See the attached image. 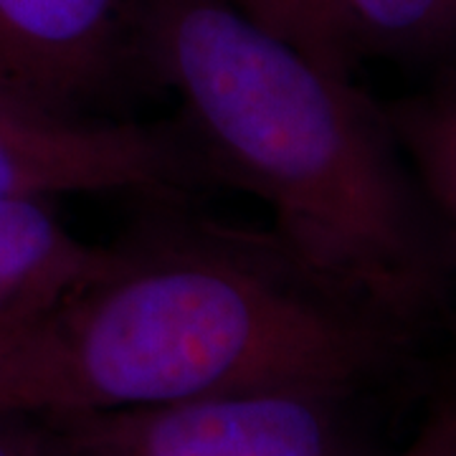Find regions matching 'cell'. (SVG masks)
Returning <instances> with one entry per match:
<instances>
[{
  "mask_svg": "<svg viewBox=\"0 0 456 456\" xmlns=\"http://www.w3.org/2000/svg\"><path fill=\"white\" fill-rule=\"evenodd\" d=\"M137 66L178 99L206 178L246 191L330 289L395 332L444 302L439 228L383 107L224 0H142Z\"/></svg>",
  "mask_w": 456,
  "mask_h": 456,
  "instance_id": "obj_1",
  "label": "cell"
},
{
  "mask_svg": "<svg viewBox=\"0 0 456 456\" xmlns=\"http://www.w3.org/2000/svg\"><path fill=\"white\" fill-rule=\"evenodd\" d=\"M401 340L272 231L185 211L180 198H152V211L51 314L59 411L272 391L350 395Z\"/></svg>",
  "mask_w": 456,
  "mask_h": 456,
  "instance_id": "obj_2",
  "label": "cell"
},
{
  "mask_svg": "<svg viewBox=\"0 0 456 456\" xmlns=\"http://www.w3.org/2000/svg\"><path fill=\"white\" fill-rule=\"evenodd\" d=\"M345 398L272 391L56 413L64 456H365Z\"/></svg>",
  "mask_w": 456,
  "mask_h": 456,
  "instance_id": "obj_3",
  "label": "cell"
},
{
  "mask_svg": "<svg viewBox=\"0 0 456 456\" xmlns=\"http://www.w3.org/2000/svg\"><path fill=\"white\" fill-rule=\"evenodd\" d=\"M206 183L178 125L0 110V200L77 193L183 198Z\"/></svg>",
  "mask_w": 456,
  "mask_h": 456,
  "instance_id": "obj_4",
  "label": "cell"
},
{
  "mask_svg": "<svg viewBox=\"0 0 456 456\" xmlns=\"http://www.w3.org/2000/svg\"><path fill=\"white\" fill-rule=\"evenodd\" d=\"M142 0H0V104L89 119L137 66Z\"/></svg>",
  "mask_w": 456,
  "mask_h": 456,
  "instance_id": "obj_5",
  "label": "cell"
},
{
  "mask_svg": "<svg viewBox=\"0 0 456 456\" xmlns=\"http://www.w3.org/2000/svg\"><path fill=\"white\" fill-rule=\"evenodd\" d=\"M110 246L86 244L49 198L0 200V325L44 320L97 274Z\"/></svg>",
  "mask_w": 456,
  "mask_h": 456,
  "instance_id": "obj_6",
  "label": "cell"
},
{
  "mask_svg": "<svg viewBox=\"0 0 456 456\" xmlns=\"http://www.w3.org/2000/svg\"><path fill=\"white\" fill-rule=\"evenodd\" d=\"M393 140L456 259V77L383 107Z\"/></svg>",
  "mask_w": 456,
  "mask_h": 456,
  "instance_id": "obj_7",
  "label": "cell"
},
{
  "mask_svg": "<svg viewBox=\"0 0 456 456\" xmlns=\"http://www.w3.org/2000/svg\"><path fill=\"white\" fill-rule=\"evenodd\" d=\"M353 64L456 59V0H330Z\"/></svg>",
  "mask_w": 456,
  "mask_h": 456,
  "instance_id": "obj_8",
  "label": "cell"
},
{
  "mask_svg": "<svg viewBox=\"0 0 456 456\" xmlns=\"http://www.w3.org/2000/svg\"><path fill=\"white\" fill-rule=\"evenodd\" d=\"M51 314L33 322L0 325V413L59 411Z\"/></svg>",
  "mask_w": 456,
  "mask_h": 456,
  "instance_id": "obj_9",
  "label": "cell"
},
{
  "mask_svg": "<svg viewBox=\"0 0 456 456\" xmlns=\"http://www.w3.org/2000/svg\"><path fill=\"white\" fill-rule=\"evenodd\" d=\"M256 26L274 33L312 61L338 74H353L330 0H224Z\"/></svg>",
  "mask_w": 456,
  "mask_h": 456,
  "instance_id": "obj_10",
  "label": "cell"
},
{
  "mask_svg": "<svg viewBox=\"0 0 456 456\" xmlns=\"http://www.w3.org/2000/svg\"><path fill=\"white\" fill-rule=\"evenodd\" d=\"M0 456H64L56 411L0 413Z\"/></svg>",
  "mask_w": 456,
  "mask_h": 456,
  "instance_id": "obj_11",
  "label": "cell"
},
{
  "mask_svg": "<svg viewBox=\"0 0 456 456\" xmlns=\"http://www.w3.org/2000/svg\"><path fill=\"white\" fill-rule=\"evenodd\" d=\"M398 456H456V401L441 403Z\"/></svg>",
  "mask_w": 456,
  "mask_h": 456,
  "instance_id": "obj_12",
  "label": "cell"
},
{
  "mask_svg": "<svg viewBox=\"0 0 456 456\" xmlns=\"http://www.w3.org/2000/svg\"><path fill=\"white\" fill-rule=\"evenodd\" d=\"M0 110H11V107H5V104H0ZM18 112V110H16Z\"/></svg>",
  "mask_w": 456,
  "mask_h": 456,
  "instance_id": "obj_13",
  "label": "cell"
}]
</instances>
